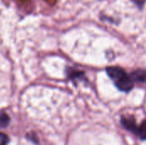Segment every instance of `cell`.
<instances>
[{
    "label": "cell",
    "mask_w": 146,
    "mask_h": 145,
    "mask_svg": "<svg viewBox=\"0 0 146 145\" xmlns=\"http://www.w3.org/2000/svg\"><path fill=\"white\" fill-rule=\"evenodd\" d=\"M9 143V138L0 132V145H8Z\"/></svg>",
    "instance_id": "7"
},
{
    "label": "cell",
    "mask_w": 146,
    "mask_h": 145,
    "mask_svg": "<svg viewBox=\"0 0 146 145\" xmlns=\"http://www.w3.org/2000/svg\"><path fill=\"white\" fill-rule=\"evenodd\" d=\"M133 81L135 83H145L146 82V69L139 68L129 73Z\"/></svg>",
    "instance_id": "3"
},
{
    "label": "cell",
    "mask_w": 146,
    "mask_h": 145,
    "mask_svg": "<svg viewBox=\"0 0 146 145\" xmlns=\"http://www.w3.org/2000/svg\"><path fill=\"white\" fill-rule=\"evenodd\" d=\"M141 140H146V120H145L139 126H138V129L135 133Z\"/></svg>",
    "instance_id": "5"
},
{
    "label": "cell",
    "mask_w": 146,
    "mask_h": 145,
    "mask_svg": "<svg viewBox=\"0 0 146 145\" xmlns=\"http://www.w3.org/2000/svg\"><path fill=\"white\" fill-rule=\"evenodd\" d=\"M121 124L127 131H129V132H133L134 134L136 133V131L138 129V125H137L136 120H135V118L133 116H132V115L121 116Z\"/></svg>",
    "instance_id": "2"
},
{
    "label": "cell",
    "mask_w": 146,
    "mask_h": 145,
    "mask_svg": "<svg viewBox=\"0 0 146 145\" xmlns=\"http://www.w3.org/2000/svg\"><path fill=\"white\" fill-rule=\"evenodd\" d=\"M68 76L70 79L74 80V79H84L85 73L82 71L80 70H74V68H70L69 72L68 73Z\"/></svg>",
    "instance_id": "4"
},
{
    "label": "cell",
    "mask_w": 146,
    "mask_h": 145,
    "mask_svg": "<svg viewBox=\"0 0 146 145\" xmlns=\"http://www.w3.org/2000/svg\"><path fill=\"white\" fill-rule=\"evenodd\" d=\"M106 73L119 91L129 92L133 89L134 82L123 68L117 66L108 67L106 68Z\"/></svg>",
    "instance_id": "1"
},
{
    "label": "cell",
    "mask_w": 146,
    "mask_h": 145,
    "mask_svg": "<svg viewBox=\"0 0 146 145\" xmlns=\"http://www.w3.org/2000/svg\"><path fill=\"white\" fill-rule=\"evenodd\" d=\"M9 123V117L7 115L3 114L0 115V126L1 127H4L8 125Z\"/></svg>",
    "instance_id": "6"
}]
</instances>
